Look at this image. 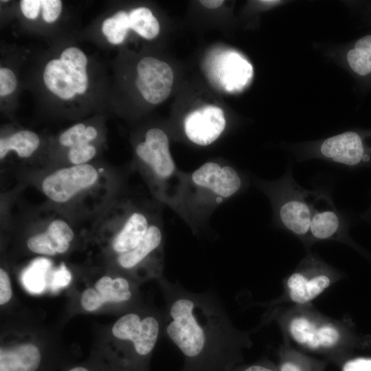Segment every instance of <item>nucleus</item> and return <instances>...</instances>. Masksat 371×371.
I'll list each match as a JSON object with an SVG mask.
<instances>
[{
	"label": "nucleus",
	"instance_id": "obj_1",
	"mask_svg": "<svg viewBox=\"0 0 371 371\" xmlns=\"http://www.w3.org/2000/svg\"><path fill=\"white\" fill-rule=\"evenodd\" d=\"M160 280L166 300L164 333L182 354V371L232 369L238 335L218 297Z\"/></svg>",
	"mask_w": 371,
	"mask_h": 371
},
{
	"label": "nucleus",
	"instance_id": "obj_2",
	"mask_svg": "<svg viewBox=\"0 0 371 371\" xmlns=\"http://www.w3.org/2000/svg\"><path fill=\"white\" fill-rule=\"evenodd\" d=\"M243 186V178L235 168L207 161L190 173H180L172 207L196 227Z\"/></svg>",
	"mask_w": 371,
	"mask_h": 371
},
{
	"label": "nucleus",
	"instance_id": "obj_3",
	"mask_svg": "<svg viewBox=\"0 0 371 371\" xmlns=\"http://www.w3.org/2000/svg\"><path fill=\"white\" fill-rule=\"evenodd\" d=\"M258 186L269 199L275 222L296 236L310 235V224L319 190H308L294 180L291 169L279 179L258 181Z\"/></svg>",
	"mask_w": 371,
	"mask_h": 371
},
{
	"label": "nucleus",
	"instance_id": "obj_4",
	"mask_svg": "<svg viewBox=\"0 0 371 371\" xmlns=\"http://www.w3.org/2000/svg\"><path fill=\"white\" fill-rule=\"evenodd\" d=\"M135 153L157 196L172 207L176 195L172 183L174 179L179 182L181 172H177L171 155L166 133L158 128L149 129L144 141L137 145Z\"/></svg>",
	"mask_w": 371,
	"mask_h": 371
},
{
	"label": "nucleus",
	"instance_id": "obj_5",
	"mask_svg": "<svg viewBox=\"0 0 371 371\" xmlns=\"http://www.w3.org/2000/svg\"><path fill=\"white\" fill-rule=\"evenodd\" d=\"M304 148L299 156L300 161L319 158L355 166L371 161V133L348 131Z\"/></svg>",
	"mask_w": 371,
	"mask_h": 371
},
{
	"label": "nucleus",
	"instance_id": "obj_6",
	"mask_svg": "<svg viewBox=\"0 0 371 371\" xmlns=\"http://www.w3.org/2000/svg\"><path fill=\"white\" fill-rule=\"evenodd\" d=\"M98 170L89 164L72 165L47 175L43 180V193L58 203L70 201L98 181Z\"/></svg>",
	"mask_w": 371,
	"mask_h": 371
},
{
	"label": "nucleus",
	"instance_id": "obj_7",
	"mask_svg": "<svg viewBox=\"0 0 371 371\" xmlns=\"http://www.w3.org/2000/svg\"><path fill=\"white\" fill-rule=\"evenodd\" d=\"M217 52L210 57L208 63V76L212 82L230 93L244 89L253 77L251 64L236 51Z\"/></svg>",
	"mask_w": 371,
	"mask_h": 371
},
{
	"label": "nucleus",
	"instance_id": "obj_8",
	"mask_svg": "<svg viewBox=\"0 0 371 371\" xmlns=\"http://www.w3.org/2000/svg\"><path fill=\"white\" fill-rule=\"evenodd\" d=\"M136 86L148 102L157 104L170 95L174 74L170 65L153 57L142 58L137 66Z\"/></svg>",
	"mask_w": 371,
	"mask_h": 371
},
{
	"label": "nucleus",
	"instance_id": "obj_9",
	"mask_svg": "<svg viewBox=\"0 0 371 371\" xmlns=\"http://www.w3.org/2000/svg\"><path fill=\"white\" fill-rule=\"evenodd\" d=\"M226 126L223 111L207 105L189 113L183 120L185 135L192 143L202 146L214 142Z\"/></svg>",
	"mask_w": 371,
	"mask_h": 371
},
{
	"label": "nucleus",
	"instance_id": "obj_10",
	"mask_svg": "<svg viewBox=\"0 0 371 371\" xmlns=\"http://www.w3.org/2000/svg\"><path fill=\"white\" fill-rule=\"evenodd\" d=\"M74 237L69 224L62 218L51 221L45 229L28 238L27 247L38 254L54 256L63 254L69 249Z\"/></svg>",
	"mask_w": 371,
	"mask_h": 371
},
{
	"label": "nucleus",
	"instance_id": "obj_11",
	"mask_svg": "<svg viewBox=\"0 0 371 371\" xmlns=\"http://www.w3.org/2000/svg\"><path fill=\"white\" fill-rule=\"evenodd\" d=\"M153 221L146 212L140 208L126 209L113 238V250L118 256L133 249L142 240Z\"/></svg>",
	"mask_w": 371,
	"mask_h": 371
},
{
	"label": "nucleus",
	"instance_id": "obj_12",
	"mask_svg": "<svg viewBox=\"0 0 371 371\" xmlns=\"http://www.w3.org/2000/svg\"><path fill=\"white\" fill-rule=\"evenodd\" d=\"M345 222L329 194L319 190L310 224V235L317 240H327L341 234Z\"/></svg>",
	"mask_w": 371,
	"mask_h": 371
},
{
	"label": "nucleus",
	"instance_id": "obj_13",
	"mask_svg": "<svg viewBox=\"0 0 371 371\" xmlns=\"http://www.w3.org/2000/svg\"><path fill=\"white\" fill-rule=\"evenodd\" d=\"M289 330L295 341L311 348L333 346L339 339V333L335 328L328 325L317 328L302 317L291 322Z\"/></svg>",
	"mask_w": 371,
	"mask_h": 371
},
{
	"label": "nucleus",
	"instance_id": "obj_14",
	"mask_svg": "<svg viewBox=\"0 0 371 371\" xmlns=\"http://www.w3.org/2000/svg\"><path fill=\"white\" fill-rule=\"evenodd\" d=\"M164 234L159 222L153 221L138 245L130 251L117 257V264L125 269H134L154 253L161 252Z\"/></svg>",
	"mask_w": 371,
	"mask_h": 371
},
{
	"label": "nucleus",
	"instance_id": "obj_15",
	"mask_svg": "<svg viewBox=\"0 0 371 371\" xmlns=\"http://www.w3.org/2000/svg\"><path fill=\"white\" fill-rule=\"evenodd\" d=\"M41 363V354L34 344L1 348L0 371H36Z\"/></svg>",
	"mask_w": 371,
	"mask_h": 371
},
{
	"label": "nucleus",
	"instance_id": "obj_16",
	"mask_svg": "<svg viewBox=\"0 0 371 371\" xmlns=\"http://www.w3.org/2000/svg\"><path fill=\"white\" fill-rule=\"evenodd\" d=\"M346 61L351 72L361 82L371 87V33L352 44L347 50Z\"/></svg>",
	"mask_w": 371,
	"mask_h": 371
},
{
	"label": "nucleus",
	"instance_id": "obj_17",
	"mask_svg": "<svg viewBox=\"0 0 371 371\" xmlns=\"http://www.w3.org/2000/svg\"><path fill=\"white\" fill-rule=\"evenodd\" d=\"M330 283L326 274H319L308 279L303 273H293L287 280L291 299L297 303L304 304L316 297Z\"/></svg>",
	"mask_w": 371,
	"mask_h": 371
},
{
	"label": "nucleus",
	"instance_id": "obj_18",
	"mask_svg": "<svg viewBox=\"0 0 371 371\" xmlns=\"http://www.w3.org/2000/svg\"><path fill=\"white\" fill-rule=\"evenodd\" d=\"M43 80L47 88L59 98L69 100L75 96L69 70L60 59H53L46 65Z\"/></svg>",
	"mask_w": 371,
	"mask_h": 371
},
{
	"label": "nucleus",
	"instance_id": "obj_19",
	"mask_svg": "<svg viewBox=\"0 0 371 371\" xmlns=\"http://www.w3.org/2000/svg\"><path fill=\"white\" fill-rule=\"evenodd\" d=\"M40 139L37 134L28 131H19L0 139V159H3L10 150L21 158H27L38 148Z\"/></svg>",
	"mask_w": 371,
	"mask_h": 371
},
{
	"label": "nucleus",
	"instance_id": "obj_20",
	"mask_svg": "<svg viewBox=\"0 0 371 371\" xmlns=\"http://www.w3.org/2000/svg\"><path fill=\"white\" fill-rule=\"evenodd\" d=\"M131 29L146 39L155 38L159 32V24L152 12L147 8L140 7L129 13Z\"/></svg>",
	"mask_w": 371,
	"mask_h": 371
},
{
	"label": "nucleus",
	"instance_id": "obj_21",
	"mask_svg": "<svg viewBox=\"0 0 371 371\" xmlns=\"http://www.w3.org/2000/svg\"><path fill=\"white\" fill-rule=\"evenodd\" d=\"M129 29V14L124 11H120L113 16L107 18L102 25L103 34L109 42L114 45L124 42Z\"/></svg>",
	"mask_w": 371,
	"mask_h": 371
},
{
	"label": "nucleus",
	"instance_id": "obj_22",
	"mask_svg": "<svg viewBox=\"0 0 371 371\" xmlns=\"http://www.w3.org/2000/svg\"><path fill=\"white\" fill-rule=\"evenodd\" d=\"M98 135V131L93 126H85L83 124H77L65 131L58 138L60 144L70 148L80 142L91 143Z\"/></svg>",
	"mask_w": 371,
	"mask_h": 371
},
{
	"label": "nucleus",
	"instance_id": "obj_23",
	"mask_svg": "<svg viewBox=\"0 0 371 371\" xmlns=\"http://www.w3.org/2000/svg\"><path fill=\"white\" fill-rule=\"evenodd\" d=\"M30 267L22 277L24 287L30 293H40L44 291L47 284V270L41 264Z\"/></svg>",
	"mask_w": 371,
	"mask_h": 371
},
{
	"label": "nucleus",
	"instance_id": "obj_24",
	"mask_svg": "<svg viewBox=\"0 0 371 371\" xmlns=\"http://www.w3.org/2000/svg\"><path fill=\"white\" fill-rule=\"evenodd\" d=\"M96 154L95 147L88 142H80L70 148L67 157L72 165L87 164Z\"/></svg>",
	"mask_w": 371,
	"mask_h": 371
},
{
	"label": "nucleus",
	"instance_id": "obj_25",
	"mask_svg": "<svg viewBox=\"0 0 371 371\" xmlns=\"http://www.w3.org/2000/svg\"><path fill=\"white\" fill-rule=\"evenodd\" d=\"M60 60L69 70H85L87 58L80 49L71 47L65 49L61 54Z\"/></svg>",
	"mask_w": 371,
	"mask_h": 371
},
{
	"label": "nucleus",
	"instance_id": "obj_26",
	"mask_svg": "<svg viewBox=\"0 0 371 371\" xmlns=\"http://www.w3.org/2000/svg\"><path fill=\"white\" fill-rule=\"evenodd\" d=\"M104 303L106 301L103 297L93 289H86L81 297V305L89 311L96 310Z\"/></svg>",
	"mask_w": 371,
	"mask_h": 371
},
{
	"label": "nucleus",
	"instance_id": "obj_27",
	"mask_svg": "<svg viewBox=\"0 0 371 371\" xmlns=\"http://www.w3.org/2000/svg\"><path fill=\"white\" fill-rule=\"evenodd\" d=\"M16 87V78L12 70L8 68L0 69V95L5 96L12 93Z\"/></svg>",
	"mask_w": 371,
	"mask_h": 371
},
{
	"label": "nucleus",
	"instance_id": "obj_28",
	"mask_svg": "<svg viewBox=\"0 0 371 371\" xmlns=\"http://www.w3.org/2000/svg\"><path fill=\"white\" fill-rule=\"evenodd\" d=\"M42 14L47 23L55 21L62 10V2L60 0H41Z\"/></svg>",
	"mask_w": 371,
	"mask_h": 371
},
{
	"label": "nucleus",
	"instance_id": "obj_29",
	"mask_svg": "<svg viewBox=\"0 0 371 371\" xmlns=\"http://www.w3.org/2000/svg\"><path fill=\"white\" fill-rule=\"evenodd\" d=\"M69 77L76 93H84L88 86V78L85 70H69Z\"/></svg>",
	"mask_w": 371,
	"mask_h": 371
},
{
	"label": "nucleus",
	"instance_id": "obj_30",
	"mask_svg": "<svg viewBox=\"0 0 371 371\" xmlns=\"http://www.w3.org/2000/svg\"><path fill=\"white\" fill-rule=\"evenodd\" d=\"M71 279V276L69 271L67 269L64 265L56 271L52 276L49 286L54 291H56L60 288L67 286Z\"/></svg>",
	"mask_w": 371,
	"mask_h": 371
},
{
	"label": "nucleus",
	"instance_id": "obj_31",
	"mask_svg": "<svg viewBox=\"0 0 371 371\" xmlns=\"http://www.w3.org/2000/svg\"><path fill=\"white\" fill-rule=\"evenodd\" d=\"M113 279L109 276L101 278L95 283V289L105 300L106 302H115L113 286Z\"/></svg>",
	"mask_w": 371,
	"mask_h": 371
},
{
	"label": "nucleus",
	"instance_id": "obj_32",
	"mask_svg": "<svg viewBox=\"0 0 371 371\" xmlns=\"http://www.w3.org/2000/svg\"><path fill=\"white\" fill-rule=\"evenodd\" d=\"M20 7L23 15L26 18L34 20L38 15L41 7V1L22 0L20 1Z\"/></svg>",
	"mask_w": 371,
	"mask_h": 371
},
{
	"label": "nucleus",
	"instance_id": "obj_33",
	"mask_svg": "<svg viewBox=\"0 0 371 371\" xmlns=\"http://www.w3.org/2000/svg\"><path fill=\"white\" fill-rule=\"evenodd\" d=\"M12 288L8 273L3 269H0V304H4L12 297Z\"/></svg>",
	"mask_w": 371,
	"mask_h": 371
},
{
	"label": "nucleus",
	"instance_id": "obj_34",
	"mask_svg": "<svg viewBox=\"0 0 371 371\" xmlns=\"http://www.w3.org/2000/svg\"><path fill=\"white\" fill-rule=\"evenodd\" d=\"M343 371H371V359H357L347 362Z\"/></svg>",
	"mask_w": 371,
	"mask_h": 371
},
{
	"label": "nucleus",
	"instance_id": "obj_35",
	"mask_svg": "<svg viewBox=\"0 0 371 371\" xmlns=\"http://www.w3.org/2000/svg\"><path fill=\"white\" fill-rule=\"evenodd\" d=\"M203 5L207 8L214 9L221 6L224 1L223 0H202L200 1Z\"/></svg>",
	"mask_w": 371,
	"mask_h": 371
},
{
	"label": "nucleus",
	"instance_id": "obj_36",
	"mask_svg": "<svg viewBox=\"0 0 371 371\" xmlns=\"http://www.w3.org/2000/svg\"><path fill=\"white\" fill-rule=\"evenodd\" d=\"M281 371H302L299 367L291 363H284L280 368Z\"/></svg>",
	"mask_w": 371,
	"mask_h": 371
},
{
	"label": "nucleus",
	"instance_id": "obj_37",
	"mask_svg": "<svg viewBox=\"0 0 371 371\" xmlns=\"http://www.w3.org/2000/svg\"><path fill=\"white\" fill-rule=\"evenodd\" d=\"M260 2H261L263 4L273 5L275 3H279L280 1H260Z\"/></svg>",
	"mask_w": 371,
	"mask_h": 371
}]
</instances>
